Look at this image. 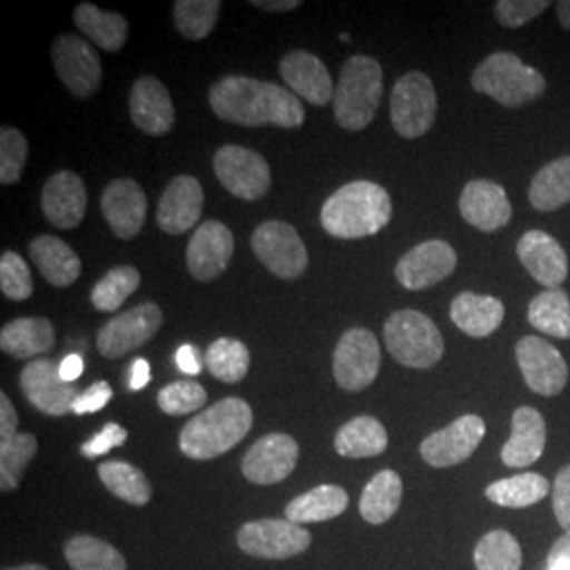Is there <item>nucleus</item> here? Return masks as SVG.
Returning a JSON list of instances; mask_svg holds the SVG:
<instances>
[{
  "label": "nucleus",
  "instance_id": "1",
  "mask_svg": "<svg viewBox=\"0 0 570 570\" xmlns=\"http://www.w3.org/2000/svg\"><path fill=\"white\" fill-rule=\"evenodd\" d=\"M209 106L223 121L263 127L275 125L298 129L305 122V108L296 94L277 82L258 81L230 75L212 85Z\"/></svg>",
  "mask_w": 570,
  "mask_h": 570
},
{
  "label": "nucleus",
  "instance_id": "2",
  "mask_svg": "<svg viewBox=\"0 0 570 570\" xmlns=\"http://www.w3.org/2000/svg\"><path fill=\"white\" fill-rule=\"evenodd\" d=\"M393 204L381 184L348 183L330 195L322 207V226L336 239H364L391 223Z\"/></svg>",
  "mask_w": 570,
  "mask_h": 570
},
{
  "label": "nucleus",
  "instance_id": "3",
  "mask_svg": "<svg viewBox=\"0 0 570 570\" xmlns=\"http://www.w3.org/2000/svg\"><path fill=\"white\" fill-rule=\"evenodd\" d=\"M254 423L252 407L239 397H226L190 419L180 433V450L188 459L209 461L235 449Z\"/></svg>",
  "mask_w": 570,
  "mask_h": 570
},
{
  "label": "nucleus",
  "instance_id": "4",
  "mask_svg": "<svg viewBox=\"0 0 570 570\" xmlns=\"http://www.w3.org/2000/svg\"><path fill=\"white\" fill-rule=\"evenodd\" d=\"M383 98V68L370 56H353L343 63L334 89L336 121L348 131H362L374 121Z\"/></svg>",
  "mask_w": 570,
  "mask_h": 570
},
{
  "label": "nucleus",
  "instance_id": "5",
  "mask_svg": "<svg viewBox=\"0 0 570 570\" xmlns=\"http://www.w3.org/2000/svg\"><path fill=\"white\" fill-rule=\"evenodd\" d=\"M471 87L505 108H522L546 94V77L510 51H497L480 61Z\"/></svg>",
  "mask_w": 570,
  "mask_h": 570
},
{
  "label": "nucleus",
  "instance_id": "6",
  "mask_svg": "<svg viewBox=\"0 0 570 570\" xmlns=\"http://www.w3.org/2000/svg\"><path fill=\"white\" fill-rule=\"evenodd\" d=\"M385 345L402 366L428 370L444 357V338L438 326L421 311H395L385 322Z\"/></svg>",
  "mask_w": 570,
  "mask_h": 570
},
{
  "label": "nucleus",
  "instance_id": "7",
  "mask_svg": "<svg viewBox=\"0 0 570 570\" xmlns=\"http://www.w3.org/2000/svg\"><path fill=\"white\" fill-rule=\"evenodd\" d=\"M435 115L438 96L425 72L412 70L395 82L391 94V122L402 138L414 140L425 136L435 122Z\"/></svg>",
  "mask_w": 570,
  "mask_h": 570
},
{
  "label": "nucleus",
  "instance_id": "8",
  "mask_svg": "<svg viewBox=\"0 0 570 570\" xmlns=\"http://www.w3.org/2000/svg\"><path fill=\"white\" fill-rule=\"evenodd\" d=\"M334 379L338 387L357 393L370 387L381 370L379 338L366 327H351L334 351Z\"/></svg>",
  "mask_w": 570,
  "mask_h": 570
},
{
  "label": "nucleus",
  "instance_id": "9",
  "mask_svg": "<svg viewBox=\"0 0 570 570\" xmlns=\"http://www.w3.org/2000/svg\"><path fill=\"white\" fill-rule=\"evenodd\" d=\"M214 171L226 190L244 202L263 199L273 183L263 155L235 144H226L214 155Z\"/></svg>",
  "mask_w": 570,
  "mask_h": 570
},
{
  "label": "nucleus",
  "instance_id": "10",
  "mask_svg": "<svg viewBox=\"0 0 570 570\" xmlns=\"http://www.w3.org/2000/svg\"><path fill=\"white\" fill-rule=\"evenodd\" d=\"M252 249L279 279H298L308 266L305 242L287 223L271 220L258 226L252 235Z\"/></svg>",
  "mask_w": 570,
  "mask_h": 570
},
{
  "label": "nucleus",
  "instance_id": "11",
  "mask_svg": "<svg viewBox=\"0 0 570 570\" xmlns=\"http://www.w3.org/2000/svg\"><path fill=\"white\" fill-rule=\"evenodd\" d=\"M242 551L263 560H285L308 550L311 532L289 520L247 522L237 532Z\"/></svg>",
  "mask_w": 570,
  "mask_h": 570
},
{
  "label": "nucleus",
  "instance_id": "12",
  "mask_svg": "<svg viewBox=\"0 0 570 570\" xmlns=\"http://www.w3.org/2000/svg\"><path fill=\"white\" fill-rule=\"evenodd\" d=\"M487 435V423L478 414L459 416L449 428L433 431L421 444V456L431 468L446 469L465 463Z\"/></svg>",
  "mask_w": 570,
  "mask_h": 570
},
{
  "label": "nucleus",
  "instance_id": "13",
  "mask_svg": "<svg viewBox=\"0 0 570 570\" xmlns=\"http://www.w3.org/2000/svg\"><path fill=\"white\" fill-rule=\"evenodd\" d=\"M515 360L530 391L543 397L562 393L569 383V364L562 353L539 336H524L515 345Z\"/></svg>",
  "mask_w": 570,
  "mask_h": 570
},
{
  "label": "nucleus",
  "instance_id": "14",
  "mask_svg": "<svg viewBox=\"0 0 570 570\" xmlns=\"http://www.w3.org/2000/svg\"><path fill=\"white\" fill-rule=\"evenodd\" d=\"M164 324V313L157 303H142L112 317L98 334V351L106 360H117L129 351L148 343Z\"/></svg>",
  "mask_w": 570,
  "mask_h": 570
},
{
  "label": "nucleus",
  "instance_id": "15",
  "mask_svg": "<svg viewBox=\"0 0 570 570\" xmlns=\"http://www.w3.org/2000/svg\"><path fill=\"white\" fill-rule=\"evenodd\" d=\"M51 58L60 81L77 98H89L100 89L102 61L89 42L75 35H61L53 42Z\"/></svg>",
  "mask_w": 570,
  "mask_h": 570
},
{
  "label": "nucleus",
  "instance_id": "16",
  "mask_svg": "<svg viewBox=\"0 0 570 570\" xmlns=\"http://www.w3.org/2000/svg\"><path fill=\"white\" fill-rule=\"evenodd\" d=\"M21 391L26 400L42 414L63 416L72 412L77 397L81 395L72 383L60 376V364L53 360H35L26 364L20 376Z\"/></svg>",
  "mask_w": 570,
  "mask_h": 570
},
{
  "label": "nucleus",
  "instance_id": "17",
  "mask_svg": "<svg viewBox=\"0 0 570 570\" xmlns=\"http://www.w3.org/2000/svg\"><path fill=\"white\" fill-rule=\"evenodd\" d=\"M456 252L442 239H431L414 245L395 266L397 282L412 292L428 289L431 285L449 279L456 268Z\"/></svg>",
  "mask_w": 570,
  "mask_h": 570
},
{
  "label": "nucleus",
  "instance_id": "18",
  "mask_svg": "<svg viewBox=\"0 0 570 570\" xmlns=\"http://www.w3.org/2000/svg\"><path fill=\"white\" fill-rule=\"evenodd\" d=\"M298 444L287 433H271L245 452L242 471L252 484L284 482L298 463Z\"/></svg>",
  "mask_w": 570,
  "mask_h": 570
},
{
  "label": "nucleus",
  "instance_id": "19",
  "mask_svg": "<svg viewBox=\"0 0 570 570\" xmlns=\"http://www.w3.org/2000/svg\"><path fill=\"white\" fill-rule=\"evenodd\" d=\"M235 239L228 226L218 220H207L199 226L186 249V265L195 279H218L233 258Z\"/></svg>",
  "mask_w": 570,
  "mask_h": 570
},
{
  "label": "nucleus",
  "instance_id": "20",
  "mask_svg": "<svg viewBox=\"0 0 570 570\" xmlns=\"http://www.w3.org/2000/svg\"><path fill=\"white\" fill-rule=\"evenodd\" d=\"M515 252L530 277L546 289H556L567 282L569 256L550 233L537 228L524 233L515 245Z\"/></svg>",
  "mask_w": 570,
  "mask_h": 570
},
{
  "label": "nucleus",
  "instance_id": "21",
  "mask_svg": "<svg viewBox=\"0 0 570 570\" xmlns=\"http://www.w3.org/2000/svg\"><path fill=\"white\" fill-rule=\"evenodd\" d=\"M104 220L119 239H134L146 220V195L142 186L131 178H119L104 188Z\"/></svg>",
  "mask_w": 570,
  "mask_h": 570
},
{
  "label": "nucleus",
  "instance_id": "22",
  "mask_svg": "<svg viewBox=\"0 0 570 570\" xmlns=\"http://www.w3.org/2000/svg\"><path fill=\"white\" fill-rule=\"evenodd\" d=\"M459 209L465 223L484 233H494L510 225L513 216L505 188L490 180H471L461 193Z\"/></svg>",
  "mask_w": 570,
  "mask_h": 570
},
{
  "label": "nucleus",
  "instance_id": "23",
  "mask_svg": "<svg viewBox=\"0 0 570 570\" xmlns=\"http://www.w3.org/2000/svg\"><path fill=\"white\" fill-rule=\"evenodd\" d=\"M41 207L45 218L61 230L81 225L87 212V188L81 176L75 171L53 174L42 186Z\"/></svg>",
  "mask_w": 570,
  "mask_h": 570
},
{
  "label": "nucleus",
  "instance_id": "24",
  "mask_svg": "<svg viewBox=\"0 0 570 570\" xmlns=\"http://www.w3.org/2000/svg\"><path fill=\"white\" fill-rule=\"evenodd\" d=\"M204 188L193 176H178L167 184L159 209L157 225L167 235H183L199 223L204 212Z\"/></svg>",
  "mask_w": 570,
  "mask_h": 570
},
{
  "label": "nucleus",
  "instance_id": "25",
  "mask_svg": "<svg viewBox=\"0 0 570 570\" xmlns=\"http://www.w3.org/2000/svg\"><path fill=\"white\" fill-rule=\"evenodd\" d=\"M129 115L134 125L148 136L169 134L176 121V110L164 82L155 77H142L134 82Z\"/></svg>",
  "mask_w": 570,
  "mask_h": 570
},
{
  "label": "nucleus",
  "instance_id": "26",
  "mask_svg": "<svg viewBox=\"0 0 570 570\" xmlns=\"http://www.w3.org/2000/svg\"><path fill=\"white\" fill-rule=\"evenodd\" d=\"M279 72L284 77L285 85L303 98L306 102L315 106H326L334 100V82L327 72L326 63L317 56L296 49L284 56L279 63Z\"/></svg>",
  "mask_w": 570,
  "mask_h": 570
},
{
  "label": "nucleus",
  "instance_id": "27",
  "mask_svg": "<svg viewBox=\"0 0 570 570\" xmlns=\"http://www.w3.org/2000/svg\"><path fill=\"white\" fill-rule=\"evenodd\" d=\"M548 442V425L539 410L518 407L511 416V435L501 449V461L508 468H529L534 465Z\"/></svg>",
  "mask_w": 570,
  "mask_h": 570
},
{
  "label": "nucleus",
  "instance_id": "28",
  "mask_svg": "<svg viewBox=\"0 0 570 570\" xmlns=\"http://www.w3.org/2000/svg\"><path fill=\"white\" fill-rule=\"evenodd\" d=\"M450 320L471 338H487L503 324L505 305L494 296L463 292L450 305Z\"/></svg>",
  "mask_w": 570,
  "mask_h": 570
},
{
  "label": "nucleus",
  "instance_id": "29",
  "mask_svg": "<svg viewBox=\"0 0 570 570\" xmlns=\"http://www.w3.org/2000/svg\"><path fill=\"white\" fill-rule=\"evenodd\" d=\"M32 263L39 266L42 277L56 287H68L81 277V258L68 244L53 235H41L28 245Z\"/></svg>",
  "mask_w": 570,
  "mask_h": 570
},
{
  "label": "nucleus",
  "instance_id": "30",
  "mask_svg": "<svg viewBox=\"0 0 570 570\" xmlns=\"http://www.w3.org/2000/svg\"><path fill=\"white\" fill-rule=\"evenodd\" d=\"M56 345V327L45 317H20L0 330V348L16 360H32Z\"/></svg>",
  "mask_w": 570,
  "mask_h": 570
},
{
  "label": "nucleus",
  "instance_id": "31",
  "mask_svg": "<svg viewBox=\"0 0 570 570\" xmlns=\"http://www.w3.org/2000/svg\"><path fill=\"white\" fill-rule=\"evenodd\" d=\"M389 446L387 429L374 416H357L338 429L334 449L345 459H370L383 454Z\"/></svg>",
  "mask_w": 570,
  "mask_h": 570
},
{
  "label": "nucleus",
  "instance_id": "32",
  "mask_svg": "<svg viewBox=\"0 0 570 570\" xmlns=\"http://www.w3.org/2000/svg\"><path fill=\"white\" fill-rule=\"evenodd\" d=\"M72 20L87 39L108 53L119 51L129 37V23L121 13H108L89 2H81L75 9Z\"/></svg>",
  "mask_w": 570,
  "mask_h": 570
},
{
  "label": "nucleus",
  "instance_id": "33",
  "mask_svg": "<svg viewBox=\"0 0 570 570\" xmlns=\"http://www.w3.org/2000/svg\"><path fill=\"white\" fill-rule=\"evenodd\" d=\"M348 508V494L341 487L324 484L287 503L285 518L294 524H313L338 518Z\"/></svg>",
  "mask_w": 570,
  "mask_h": 570
},
{
  "label": "nucleus",
  "instance_id": "34",
  "mask_svg": "<svg viewBox=\"0 0 570 570\" xmlns=\"http://www.w3.org/2000/svg\"><path fill=\"white\" fill-rule=\"evenodd\" d=\"M402 494H404L402 478L391 469L379 471L362 492V499H360L362 518L367 524H385L400 510Z\"/></svg>",
  "mask_w": 570,
  "mask_h": 570
},
{
  "label": "nucleus",
  "instance_id": "35",
  "mask_svg": "<svg viewBox=\"0 0 570 570\" xmlns=\"http://www.w3.org/2000/svg\"><path fill=\"white\" fill-rule=\"evenodd\" d=\"M529 202L539 212H556L570 204V155L543 165L534 174Z\"/></svg>",
  "mask_w": 570,
  "mask_h": 570
},
{
  "label": "nucleus",
  "instance_id": "36",
  "mask_svg": "<svg viewBox=\"0 0 570 570\" xmlns=\"http://www.w3.org/2000/svg\"><path fill=\"white\" fill-rule=\"evenodd\" d=\"M550 494V482L541 473H518L492 482L487 489V499L494 505L522 510L541 503Z\"/></svg>",
  "mask_w": 570,
  "mask_h": 570
},
{
  "label": "nucleus",
  "instance_id": "37",
  "mask_svg": "<svg viewBox=\"0 0 570 570\" xmlns=\"http://www.w3.org/2000/svg\"><path fill=\"white\" fill-rule=\"evenodd\" d=\"M530 326L551 338H570V298L562 287L537 294L529 305Z\"/></svg>",
  "mask_w": 570,
  "mask_h": 570
},
{
  "label": "nucleus",
  "instance_id": "38",
  "mask_svg": "<svg viewBox=\"0 0 570 570\" xmlns=\"http://www.w3.org/2000/svg\"><path fill=\"white\" fill-rule=\"evenodd\" d=\"M63 556L72 570H127L121 553L91 534L72 537L63 546Z\"/></svg>",
  "mask_w": 570,
  "mask_h": 570
},
{
  "label": "nucleus",
  "instance_id": "39",
  "mask_svg": "<svg viewBox=\"0 0 570 570\" xmlns=\"http://www.w3.org/2000/svg\"><path fill=\"white\" fill-rule=\"evenodd\" d=\"M98 475L106 489L110 490L115 497H119L121 501H127L129 505L142 508L153 497V489L142 471L125 461L102 463L98 468Z\"/></svg>",
  "mask_w": 570,
  "mask_h": 570
},
{
  "label": "nucleus",
  "instance_id": "40",
  "mask_svg": "<svg viewBox=\"0 0 570 570\" xmlns=\"http://www.w3.org/2000/svg\"><path fill=\"white\" fill-rule=\"evenodd\" d=\"M473 562L478 570H520L522 548L508 530H490L475 546Z\"/></svg>",
  "mask_w": 570,
  "mask_h": 570
},
{
  "label": "nucleus",
  "instance_id": "41",
  "mask_svg": "<svg viewBox=\"0 0 570 570\" xmlns=\"http://www.w3.org/2000/svg\"><path fill=\"white\" fill-rule=\"evenodd\" d=\"M140 282L142 277L136 266H117L94 285L89 296L91 305L102 313H115L140 287Z\"/></svg>",
  "mask_w": 570,
  "mask_h": 570
},
{
  "label": "nucleus",
  "instance_id": "42",
  "mask_svg": "<svg viewBox=\"0 0 570 570\" xmlns=\"http://www.w3.org/2000/svg\"><path fill=\"white\" fill-rule=\"evenodd\" d=\"M205 364L214 379L223 383H239L249 370V351L235 338H218L207 348Z\"/></svg>",
  "mask_w": 570,
  "mask_h": 570
},
{
  "label": "nucleus",
  "instance_id": "43",
  "mask_svg": "<svg viewBox=\"0 0 570 570\" xmlns=\"http://www.w3.org/2000/svg\"><path fill=\"white\" fill-rule=\"evenodd\" d=\"M223 2L220 0H178L174 4V20L178 32L190 39L202 41L212 35Z\"/></svg>",
  "mask_w": 570,
  "mask_h": 570
},
{
  "label": "nucleus",
  "instance_id": "44",
  "mask_svg": "<svg viewBox=\"0 0 570 570\" xmlns=\"http://www.w3.org/2000/svg\"><path fill=\"white\" fill-rule=\"evenodd\" d=\"M37 450L39 442L32 433H18L0 442V489L9 492L20 487L21 475Z\"/></svg>",
  "mask_w": 570,
  "mask_h": 570
},
{
  "label": "nucleus",
  "instance_id": "45",
  "mask_svg": "<svg viewBox=\"0 0 570 570\" xmlns=\"http://www.w3.org/2000/svg\"><path fill=\"white\" fill-rule=\"evenodd\" d=\"M26 159H28V142L23 134L16 127H2L0 129V183L4 186L18 183Z\"/></svg>",
  "mask_w": 570,
  "mask_h": 570
},
{
  "label": "nucleus",
  "instance_id": "46",
  "mask_svg": "<svg viewBox=\"0 0 570 570\" xmlns=\"http://www.w3.org/2000/svg\"><path fill=\"white\" fill-rule=\"evenodd\" d=\"M207 391L199 383L193 381H178L159 391L157 404L169 416H183L204 406Z\"/></svg>",
  "mask_w": 570,
  "mask_h": 570
},
{
  "label": "nucleus",
  "instance_id": "47",
  "mask_svg": "<svg viewBox=\"0 0 570 570\" xmlns=\"http://www.w3.org/2000/svg\"><path fill=\"white\" fill-rule=\"evenodd\" d=\"M0 289L11 301H28L35 292L30 268L18 252H4L0 258Z\"/></svg>",
  "mask_w": 570,
  "mask_h": 570
},
{
  "label": "nucleus",
  "instance_id": "48",
  "mask_svg": "<svg viewBox=\"0 0 570 570\" xmlns=\"http://www.w3.org/2000/svg\"><path fill=\"white\" fill-rule=\"evenodd\" d=\"M548 9V0H499L494 2V18L505 28H522Z\"/></svg>",
  "mask_w": 570,
  "mask_h": 570
},
{
  "label": "nucleus",
  "instance_id": "49",
  "mask_svg": "<svg viewBox=\"0 0 570 570\" xmlns=\"http://www.w3.org/2000/svg\"><path fill=\"white\" fill-rule=\"evenodd\" d=\"M551 501L560 529L570 534V465L558 471L551 489Z\"/></svg>",
  "mask_w": 570,
  "mask_h": 570
},
{
  "label": "nucleus",
  "instance_id": "50",
  "mask_svg": "<svg viewBox=\"0 0 570 570\" xmlns=\"http://www.w3.org/2000/svg\"><path fill=\"white\" fill-rule=\"evenodd\" d=\"M125 442H127V431L117 423H108L96 438H91L89 442L82 444V456H87V459L102 456L112 449H119Z\"/></svg>",
  "mask_w": 570,
  "mask_h": 570
},
{
  "label": "nucleus",
  "instance_id": "51",
  "mask_svg": "<svg viewBox=\"0 0 570 570\" xmlns=\"http://www.w3.org/2000/svg\"><path fill=\"white\" fill-rule=\"evenodd\" d=\"M110 400H112V389H110V385H108L106 381H100V383L91 385L87 391H82L81 395L77 397L75 406H72V412L79 414V416H81V414H89V412H98V410H102Z\"/></svg>",
  "mask_w": 570,
  "mask_h": 570
},
{
  "label": "nucleus",
  "instance_id": "52",
  "mask_svg": "<svg viewBox=\"0 0 570 570\" xmlns=\"http://www.w3.org/2000/svg\"><path fill=\"white\" fill-rule=\"evenodd\" d=\"M18 425H20V419L16 407L9 402L7 393H0V442L18 435Z\"/></svg>",
  "mask_w": 570,
  "mask_h": 570
},
{
  "label": "nucleus",
  "instance_id": "53",
  "mask_svg": "<svg viewBox=\"0 0 570 570\" xmlns=\"http://www.w3.org/2000/svg\"><path fill=\"white\" fill-rule=\"evenodd\" d=\"M176 364L183 370L184 374H199L202 372V362H199V355H197V348L193 345H183L176 353Z\"/></svg>",
  "mask_w": 570,
  "mask_h": 570
},
{
  "label": "nucleus",
  "instance_id": "54",
  "mask_svg": "<svg viewBox=\"0 0 570 570\" xmlns=\"http://www.w3.org/2000/svg\"><path fill=\"white\" fill-rule=\"evenodd\" d=\"M148 383H150V364H148L144 357H138V360L134 362V366H131L129 389H131V391H140V389L146 387Z\"/></svg>",
  "mask_w": 570,
  "mask_h": 570
},
{
  "label": "nucleus",
  "instance_id": "55",
  "mask_svg": "<svg viewBox=\"0 0 570 570\" xmlns=\"http://www.w3.org/2000/svg\"><path fill=\"white\" fill-rule=\"evenodd\" d=\"M82 367L85 366H82L81 355L72 353V355L63 357V362L60 364V376L66 383H72V381H77L81 376Z\"/></svg>",
  "mask_w": 570,
  "mask_h": 570
},
{
  "label": "nucleus",
  "instance_id": "56",
  "mask_svg": "<svg viewBox=\"0 0 570 570\" xmlns=\"http://www.w3.org/2000/svg\"><path fill=\"white\" fill-rule=\"evenodd\" d=\"M252 4L258 7V9H263V11H275V13H279V11L298 9V7H301V0H275V2H271V0H254Z\"/></svg>",
  "mask_w": 570,
  "mask_h": 570
},
{
  "label": "nucleus",
  "instance_id": "57",
  "mask_svg": "<svg viewBox=\"0 0 570 570\" xmlns=\"http://www.w3.org/2000/svg\"><path fill=\"white\" fill-rule=\"evenodd\" d=\"M556 558H562V560H569L570 562V534L560 537V539L551 546L548 560H556Z\"/></svg>",
  "mask_w": 570,
  "mask_h": 570
},
{
  "label": "nucleus",
  "instance_id": "58",
  "mask_svg": "<svg viewBox=\"0 0 570 570\" xmlns=\"http://www.w3.org/2000/svg\"><path fill=\"white\" fill-rule=\"evenodd\" d=\"M556 9H558V20L562 23V28L570 32V0H562V2H558V4H556Z\"/></svg>",
  "mask_w": 570,
  "mask_h": 570
},
{
  "label": "nucleus",
  "instance_id": "59",
  "mask_svg": "<svg viewBox=\"0 0 570 570\" xmlns=\"http://www.w3.org/2000/svg\"><path fill=\"white\" fill-rule=\"evenodd\" d=\"M548 570H570L569 560L556 558V560H548Z\"/></svg>",
  "mask_w": 570,
  "mask_h": 570
},
{
  "label": "nucleus",
  "instance_id": "60",
  "mask_svg": "<svg viewBox=\"0 0 570 570\" xmlns=\"http://www.w3.org/2000/svg\"><path fill=\"white\" fill-rule=\"evenodd\" d=\"M4 570H49L41 567V564H23V567H16V569H4Z\"/></svg>",
  "mask_w": 570,
  "mask_h": 570
},
{
  "label": "nucleus",
  "instance_id": "61",
  "mask_svg": "<svg viewBox=\"0 0 570 570\" xmlns=\"http://www.w3.org/2000/svg\"><path fill=\"white\" fill-rule=\"evenodd\" d=\"M341 41H351V37H348V35H341Z\"/></svg>",
  "mask_w": 570,
  "mask_h": 570
}]
</instances>
